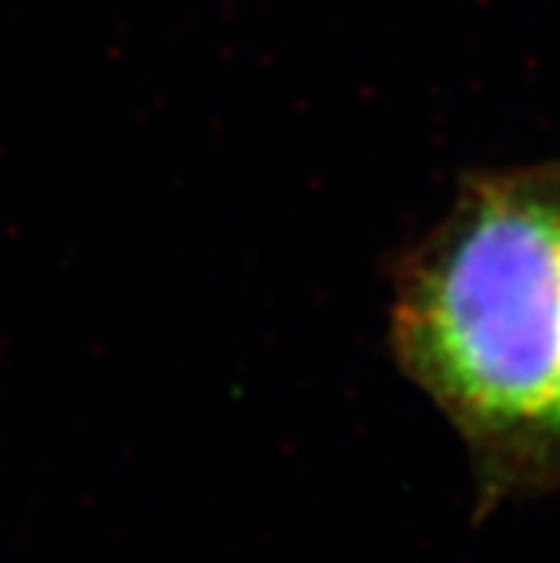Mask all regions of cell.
I'll use <instances>...</instances> for the list:
<instances>
[{"label":"cell","mask_w":560,"mask_h":563,"mask_svg":"<svg viewBox=\"0 0 560 563\" xmlns=\"http://www.w3.org/2000/svg\"><path fill=\"white\" fill-rule=\"evenodd\" d=\"M560 486V369L558 386H554L552 407H549L547 423L540 432L538 452H535L532 478H529V495L549 493Z\"/></svg>","instance_id":"cell-2"},{"label":"cell","mask_w":560,"mask_h":563,"mask_svg":"<svg viewBox=\"0 0 560 563\" xmlns=\"http://www.w3.org/2000/svg\"><path fill=\"white\" fill-rule=\"evenodd\" d=\"M392 352L469 446L481 512L526 498L560 369V164L463 180L397 264Z\"/></svg>","instance_id":"cell-1"}]
</instances>
